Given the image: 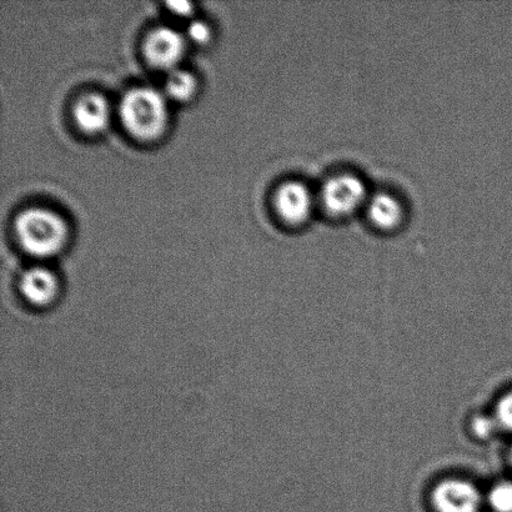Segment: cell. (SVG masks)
<instances>
[{
	"mask_svg": "<svg viewBox=\"0 0 512 512\" xmlns=\"http://www.w3.org/2000/svg\"><path fill=\"white\" fill-rule=\"evenodd\" d=\"M489 505L495 512H512V483L501 481L491 488Z\"/></svg>",
	"mask_w": 512,
	"mask_h": 512,
	"instance_id": "cell-11",
	"label": "cell"
},
{
	"mask_svg": "<svg viewBox=\"0 0 512 512\" xmlns=\"http://www.w3.org/2000/svg\"><path fill=\"white\" fill-rule=\"evenodd\" d=\"M483 498L470 481L448 479L435 486L431 504L436 512H479Z\"/></svg>",
	"mask_w": 512,
	"mask_h": 512,
	"instance_id": "cell-5",
	"label": "cell"
},
{
	"mask_svg": "<svg viewBox=\"0 0 512 512\" xmlns=\"http://www.w3.org/2000/svg\"><path fill=\"white\" fill-rule=\"evenodd\" d=\"M365 209L370 222L380 230L398 228L405 214L400 200L385 192L371 194Z\"/></svg>",
	"mask_w": 512,
	"mask_h": 512,
	"instance_id": "cell-8",
	"label": "cell"
},
{
	"mask_svg": "<svg viewBox=\"0 0 512 512\" xmlns=\"http://www.w3.org/2000/svg\"><path fill=\"white\" fill-rule=\"evenodd\" d=\"M495 421L501 428L512 431V391L504 395L496 406Z\"/></svg>",
	"mask_w": 512,
	"mask_h": 512,
	"instance_id": "cell-12",
	"label": "cell"
},
{
	"mask_svg": "<svg viewBox=\"0 0 512 512\" xmlns=\"http://www.w3.org/2000/svg\"><path fill=\"white\" fill-rule=\"evenodd\" d=\"M318 197L300 180H289L276 190L274 205L279 217L290 225L306 222L314 213Z\"/></svg>",
	"mask_w": 512,
	"mask_h": 512,
	"instance_id": "cell-4",
	"label": "cell"
},
{
	"mask_svg": "<svg viewBox=\"0 0 512 512\" xmlns=\"http://www.w3.org/2000/svg\"><path fill=\"white\" fill-rule=\"evenodd\" d=\"M109 115L107 100L98 94L85 95L74 109L75 122L88 134L103 132L109 123Z\"/></svg>",
	"mask_w": 512,
	"mask_h": 512,
	"instance_id": "cell-9",
	"label": "cell"
},
{
	"mask_svg": "<svg viewBox=\"0 0 512 512\" xmlns=\"http://www.w3.org/2000/svg\"><path fill=\"white\" fill-rule=\"evenodd\" d=\"M474 429L476 433H478L481 438H484V436L491 435V419L488 418H481L479 420H476Z\"/></svg>",
	"mask_w": 512,
	"mask_h": 512,
	"instance_id": "cell-15",
	"label": "cell"
},
{
	"mask_svg": "<svg viewBox=\"0 0 512 512\" xmlns=\"http://www.w3.org/2000/svg\"><path fill=\"white\" fill-rule=\"evenodd\" d=\"M195 89H197V82L187 70L177 68L169 72L165 82V93L169 98L185 102L193 97Z\"/></svg>",
	"mask_w": 512,
	"mask_h": 512,
	"instance_id": "cell-10",
	"label": "cell"
},
{
	"mask_svg": "<svg viewBox=\"0 0 512 512\" xmlns=\"http://www.w3.org/2000/svg\"><path fill=\"white\" fill-rule=\"evenodd\" d=\"M119 113L125 129L140 140L157 139L167 128V98L152 87L128 90L120 102Z\"/></svg>",
	"mask_w": 512,
	"mask_h": 512,
	"instance_id": "cell-1",
	"label": "cell"
},
{
	"mask_svg": "<svg viewBox=\"0 0 512 512\" xmlns=\"http://www.w3.org/2000/svg\"><path fill=\"white\" fill-rule=\"evenodd\" d=\"M370 194L363 179L354 173H339L325 180L319 190L318 203L335 218H345L365 208Z\"/></svg>",
	"mask_w": 512,
	"mask_h": 512,
	"instance_id": "cell-3",
	"label": "cell"
},
{
	"mask_svg": "<svg viewBox=\"0 0 512 512\" xmlns=\"http://www.w3.org/2000/svg\"><path fill=\"white\" fill-rule=\"evenodd\" d=\"M168 7L173 13L187 17L193 10V4L189 2H170Z\"/></svg>",
	"mask_w": 512,
	"mask_h": 512,
	"instance_id": "cell-14",
	"label": "cell"
},
{
	"mask_svg": "<svg viewBox=\"0 0 512 512\" xmlns=\"http://www.w3.org/2000/svg\"><path fill=\"white\" fill-rule=\"evenodd\" d=\"M149 63L155 68L172 70L178 68L185 52V39L177 30L169 27L154 29L144 45Z\"/></svg>",
	"mask_w": 512,
	"mask_h": 512,
	"instance_id": "cell-6",
	"label": "cell"
},
{
	"mask_svg": "<svg viewBox=\"0 0 512 512\" xmlns=\"http://www.w3.org/2000/svg\"><path fill=\"white\" fill-rule=\"evenodd\" d=\"M188 38L195 44L207 43L210 38L208 25L200 20H194L188 27Z\"/></svg>",
	"mask_w": 512,
	"mask_h": 512,
	"instance_id": "cell-13",
	"label": "cell"
},
{
	"mask_svg": "<svg viewBox=\"0 0 512 512\" xmlns=\"http://www.w3.org/2000/svg\"><path fill=\"white\" fill-rule=\"evenodd\" d=\"M19 288L25 301L34 308H48L59 295L57 276L43 266H35L25 271L20 279Z\"/></svg>",
	"mask_w": 512,
	"mask_h": 512,
	"instance_id": "cell-7",
	"label": "cell"
},
{
	"mask_svg": "<svg viewBox=\"0 0 512 512\" xmlns=\"http://www.w3.org/2000/svg\"><path fill=\"white\" fill-rule=\"evenodd\" d=\"M14 229L19 244L35 258H49L58 254L68 237L64 220L57 213L44 208H29L19 213Z\"/></svg>",
	"mask_w": 512,
	"mask_h": 512,
	"instance_id": "cell-2",
	"label": "cell"
},
{
	"mask_svg": "<svg viewBox=\"0 0 512 512\" xmlns=\"http://www.w3.org/2000/svg\"><path fill=\"white\" fill-rule=\"evenodd\" d=\"M511 464H512V449H511Z\"/></svg>",
	"mask_w": 512,
	"mask_h": 512,
	"instance_id": "cell-16",
	"label": "cell"
}]
</instances>
